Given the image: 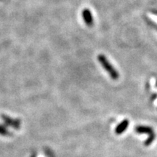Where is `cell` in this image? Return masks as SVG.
<instances>
[{
	"label": "cell",
	"instance_id": "cell-4",
	"mask_svg": "<svg viewBox=\"0 0 157 157\" xmlns=\"http://www.w3.org/2000/svg\"><path fill=\"white\" fill-rule=\"evenodd\" d=\"M129 124V120H127V119H124V120H123L117 127H116V129H115L116 134L117 135L122 134V133L127 129Z\"/></svg>",
	"mask_w": 157,
	"mask_h": 157
},
{
	"label": "cell",
	"instance_id": "cell-2",
	"mask_svg": "<svg viewBox=\"0 0 157 157\" xmlns=\"http://www.w3.org/2000/svg\"><path fill=\"white\" fill-rule=\"evenodd\" d=\"M135 130L137 134H146L148 135V139L145 142V145L146 146H150L155 140L156 135H155V132L154 129H152V127L148 126H141L140 125V126H137L135 127Z\"/></svg>",
	"mask_w": 157,
	"mask_h": 157
},
{
	"label": "cell",
	"instance_id": "cell-3",
	"mask_svg": "<svg viewBox=\"0 0 157 157\" xmlns=\"http://www.w3.org/2000/svg\"><path fill=\"white\" fill-rule=\"evenodd\" d=\"M82 16H83V19L86 25H88V26H92L93 25L94 20L91 12L89 9H84L82 11Z\"/></svg>",
	"mask_w": 157,
	"mask_h": 157
},
{
	"label": "cell",
	"instance_id": "cell-1",
	"mask_svg": "<svg viewBox=\"0 0 157 157\" xmlns=\"http://www.w3.org/2000/svg\"><path fill=\"white\" fill-rule=\"evenodd\" d=\"M98 60L102 66V67L104 68V70L109 74L110 77L113 80H117L119 78V74L117 71V70L111 65V63L109 61L106 57L104 55H99L98 56Z\"/></svg>",
	"mask_w": 157,
	"mask_h": 157
},
{
	"label": "cell",
	"instance_id": "cell-5",
	"mask_svg": "<svg viewBox=\"0 0 157 157\" xmlns=\"http://www.w3.org/2000/svg\"><path fill=\"white\" fill-rule=\"evenodd\" d=\"M148 23H149V24L151 25V26H153L154 28H155L157 30V24H156L154 22H153L152 21H148Z\"/></svg>",
	"mask_w": 157,
	"mask_h": 157
}]
</instances>
